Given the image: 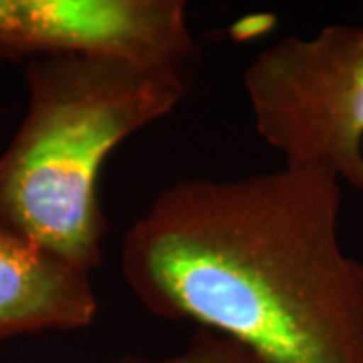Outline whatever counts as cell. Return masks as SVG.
Instances as JSON below:
<instances>
[{
    "mask_svg": "<svg viewBox=\"0 0 363 363\" xmlns=\"http://www.w3.org/2000/svg\"><path fill=\"white\" fill-rule=\"evenodd\" d=\"M343 184L283 166L164 188L121 238L125 285L264 363H363V262L339 236Z\"/></svg>",
    "mask_w": 363,
    "mask_h": 363,
    "instance_id": "1",
    "label": "cell"
},
{
    "mask_svg": "<svg viewBox=\"0 0 363 363\" xmlns=\"http://www.w3.org/2000/svg\"><path fill=\"white\" fill-rule=\"evenodd\" d=\"M25 79V117L0 154V222L91 272L104 259L105 160L182 104L188 73L49 57L28 61Z\"/></svg>",
    "mask_w": 363,
    "mask_h": 363,
    "instance_id": "2",
    "label": "cell"
},
{
    "mask_svg": "<svg viewBox=\"0 0 363 363\" xmlns=\"http://www.w3.org/2000/svg\"><path fill=\"white\" fill-rule=\"evenodd\" d=\"M242 85L286 166L327 169L363 194V23L283 37L248 63Z\"/></svg>",
    "mask_w": 363,
    "mask_h": 363,
    "instance_id": "3",
    "label": "cell"
},
{
    "mask_svg": "<svg viewBox=\"0 0 363 363\" xmlns=\"http://www.w3.org/2000/svg\"><path fill=\"white\" fill-rule=\"evenodd\" d=\"M49 57L188 73L198 47L182 0H0V59Z\"/></svg>",
    "mask_w": 363,
    "mask_h": 363,
    "instance_id": "4",
    "label": "cell"
},
{
    "mask_svg": "<svg viewBox=\"0 0 363 363\" xmlns=\"http://www.w3.org/2000/svg\"><path fill=\"white\" fill-rule=\"evenodd\" d=\"M97 311L89 271L0 222V341L85 329Z\"/></svg>",
    "mask_w": 363,
    "mask_h": 363,
    "instance_id": "5",
    "label": "cell"
},
{
    "mask_svg": "<svg viewBox=\"0 0 363 363\" xmlns=\"http://www.w3.org/2000/svg\"><path fill=\"white\" fill-rule=\"evenodd\" d=\"M9 363V362H0ZM123 363H264L230 339L206 329H196L186 350L162 359H125Z\"/></svg>",
    "mask_w": 363,
    "mask_h": 363,
    "instance_id": "6",
    "label": "cell"
}]
</instances>
